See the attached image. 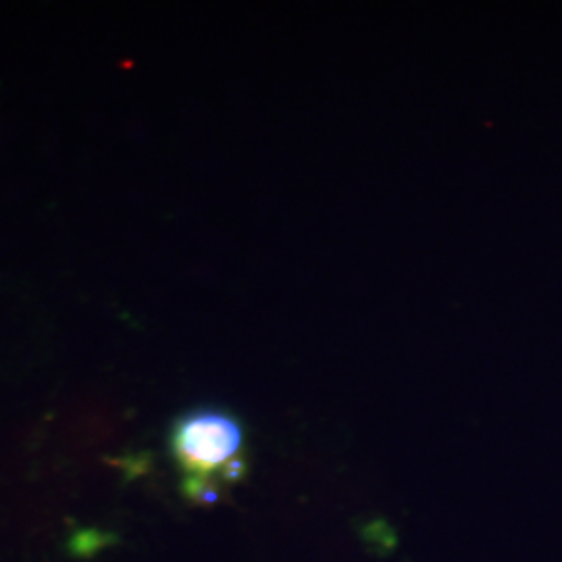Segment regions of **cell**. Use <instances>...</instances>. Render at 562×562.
<instances>
[{
    "label": "cell",
    "mask_w": 562,
    "mask_h": 562,
    "mask_svg": "<svg viewBox=\"0 0 562 562\" xmlns=\"http://www.w3.org/2000/svg\"><path fill=\"white\" fill-rule=\"evenodd\" d=\"M171 450L186 477L183 490L199 503H213L223 483L244 475V429L220 408H196L171 429Z\"/></svg>",
    "instance_id": "1"
}]
</instances>
